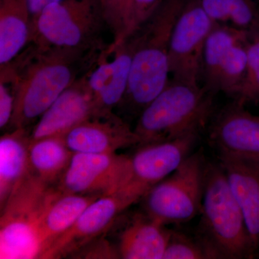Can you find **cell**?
Listing matches in <instances>:
<instances>
[{
  "mask_svg": "<svg viewBox=\"0 0 259 259\" xmlns=\"http://www.w3.org/2000/svg\"><path fill=\"white\" fill-rule=\"evenodd\" d=\"M101 50L40 47L30 42L10 64L15 77L10 127L26 128L88 71Z\"/></svg>",
  "mask_w": 259,
  "mask_h": 259,
  "instance_id": "obj_1",
  "label": "cell"
},
{
  "mask_svg": "<svg viewBox=\"0 0 259 259\" xmlns=\"http://www.w3.org/2000/svg\"><path fill=\"white\" fill-rule=\"evenodd\" d=\"M187 0H166L140 29L127 91L120 106L140 115L169 81L172 32Z\"/></svg>",
  "mask_w": 259,
  "mask_h": 259,
  "instance_id": "obj_2",
  "label": "cell"
},
{
  "mask_svg": "<svg viewBox=\"0 0 259 259\" xmlns=\"http://www.w3.org/2000/svg\"><path fill=\"white\" fill-rule=\"evenodd\" d=\"M63 192L31 172L12 193L0 218V258H42L46 214Z\"/></svg>",
  "mask_w": 259,
  "mask_h": 259,
  "instance_id": "obj_3",
  "label": "cell"
},
{
  "mask_svg": "<svg viewBox=\"0 0 259 259\" xmlns=\"http://www.w3.org/2000/svg\"><path fill=\"white\" fill-rule=\"evenodd\" d=\"M214 95L199 83L169 79L139 115V146L200 133L210 120Z\"/></svg>",
  "mask_w": 259,
  "mask_h": 259,
  "instance_id": "obj_4",
  "label": "cell"
},
{
  "mask_svg": "<svg viewBox=\"0 0 259 259\" xmlns=\"http://www.w3.org/2000/svg\"><path fill=\"white\" fill-rule=\"evenodd\" d=\"M199 236L217 258H251L256 251L244 216L220 163H207Z\"/></svg>",
  "mask_w": 259,
  "mask_h": 259,
  "instance_id": "obj_5",
  "label": "cell"
},
{
  "mask_svg": "<svg viewBox=\"0 0 259 259\" xmlns=\"http://www.w3.org/2000/svg\"><path fill=\"white\" fill-rule=\"evenodd\" d=\"M106 24L100 0H61L42 10L32 23L30 42L40 47L101 50Z\"/></svg>",
  "mask_w": 259,
  "mask_h": 259,
  "instance_id": "obj_6",
  "label": "cell"
},
{
  "mask_svg": "<svg viewBox=\"0 0 259 259\" xmlns=\"http://www.w3.org/2000/svg\"><path fill=\"white\" fill-rule=\"evenodd\" d=\"M206 163L202 155L191 154L146 192L141 199L144 212L166 226L189 222L200 214Z\"/></svg>",
  "mask_w": 259,
  "mask_h": 259,
  "instance_id": "obj_7",
  "label": "cell"
},
{
  "mask_svg": "<svg viewBox=\"0 0 259 259\" xmlns=\"http://www.w3.org/2000/svg\"><path fill=\"white\" fill-rule=\"evenodd\" d=\"M199 133L178 139L138 146L130 156L129 178L120 193L134 203L158 182L171 175L192 154Z\"/></svg>",
  "mask_w": 259,
  "mask_h": 259,
  "instance_id": "obj_8",
  "label": "cell"
},
{
  "mask_svg": "<svg viewBox=\"0 0 259 259\" xmlns=\"http://www.w3.org/2000/svg\"><path fill=\"white\" fill-rule=\"evenodd\" d=\"M214 24L200 0H187L172 32L168 58L171 79L199 83L204 45Z\"/></svg>",
  "mask_w": 259,
  "mask_h": 259,
  "instance_id": "obj_9",
  "label": "cell"
},
{
  "mask_svg": "<svg viewBox=\"0 0 259 259\" xmlns=\"http://www.w3.org/2000/svg\"><path fill=\"white\" fill-rule=\"evenodd\" d=\"M139 31L117 45L104 48L85 74L89 91L99 115L114 112L127 91Z\"/></svg>",
  "mask_w": 259,
  "mask_h": 259,
  "instance_id": "obj_10",
  "label": "cell"
},
{
  "mask_svg": "<svg viewBox=\"0 0 259 259\" xmlns=\"http://www.w3.org/2000/svg\"><path fill=\"white\" fill-rule=\"evenodd\" d=\"M129 172L125 155L75 153L57 186L65 194L109 195L124 188Z\"/></svg>",
  "mask_w": 259,
  "mask_h": 259,
  "instance_id": "obj_11",
  "label": "cell"
},
{
  "mask_svg": "<svg viewBox=\"0 0 259 259\" xmlns=\"http://www.w3.org/2000/svg\"><path fill=\"white\" fill-rule=\"evenodd\" d=\"M133 204L131 199L120 192L99 197L54 242L44 259L72 256L90 241L107 233L121 213Z\"/></svg>",
  "mask_w": 259,
  "mask_h": 259,
  "instance_id": "obj_12",
  "label": "cell"
},
{
  "mask_svg": "<svg viewBox=\"0 0 259 259\" xmlns=\"http://www.w3.org/2000/svg\"><path fill=\"white\" fill-rule=\"evenodd\" d=\"M233 100L212 119L209 141L218 155L259 161V116Z\"/></svg>",
  "mask_w": 259,
  "mask_h": 259,
  "instance_id": "obj_13",
  "label": "cell"
},
{
  "mask_svg": "<svg viewBox=\"0 0 259 259\" xmlns=\"http://www.w3.org/2000/svg\"><path fill=\"white\" fill-rule=\"evenodd\" d=\"M63 137L74 153H116L139 144L134 130L114 112L90 117Z\"/></svg>",
  "mask_w": 259,
  "mask_h": 259,
  "instance_id": "obj_14",
  "label": "cell"
},
{
  "mask_svg": "<svg viewBox=\"0 0 259 259\" xmlns=\"http://www.w3.org/2000/svg\"><path fill=\"white\" fill-rule=\"evenodd\" d=\"M85 74L63 92L39 117L30 135V141L64 136L83 121L100 115L89 91Z\"/></svg>",
  "mask_w": 259,
  "mask_h": 259,
  "instance_id": "obj_15",
  "label": "cell"
},
{
  "mask_svg": "<svg viewBox=\"0 0 259 259\" xmlns=\"http://www.w3.org/2000/svg\"><path fill=\"white\" fill-rule=\"evenodd\" d=\"M171 232L144 212L135 213L117 233L115 246L120 258H163Z\"/></svg>",
  "mask_w": 259,
  "mask_h": 259,
  "instance_id": "obj_16",
  "label": "cell"
},
{
  "mask_svg": "<svg viewBox=\"0 0 259 259\" xmlns=\"http://www.w3.org/2000/svg\"><path fill=\"white\" fill-rule=\"evenodd\" d=\"M255 248L259 246V161L218 155Z\"/></svg>",
  "mask_w": 259,
  "mask_h": 259,
  "instance_id": "obj_17",
  "label": "cell"
},
{
  "mask_svg": "<svg viewBox=\"0 0 259 259\" xmlns=\"http://www.w3.org/2000/svg\"><path fill=\"white\" fill-rule=\"evenodd\" d=\"M28 0H0V66L8 64L31 40Z\"/></svg>",
  "mask_w": 259,
  "mask_h": 259,
  "instance_id": "obj_18",
  "label": "cell"
},
{
  "mask_svg": "<svg viewBox=\"0 0 259 259\" xmlns=\"http://www.w3.org/2000/svg\"><path fill=\"white\" fill-rule=\"evenodd\" d=\"M26 129L12 130L0 139V209L30 173Z\"/></svg>",
  "mask_w": 259,
  "mask_h": 259,
  "instance_id": "obj_19",
  "label": "cell"
},
{
  "mask_svg": "<svg viewBox=\"0 0 259 259\" xmlns=\"http://www.w3.org/2000/svg\"><path fill=\"white\" fill-rule=\"evenodd\" d=\"M74 153L63 136H52L30 141L28 148L30 171L51 185H57Z\"/></svg>",
  "mask_w": 259,
  "mask_h": 259,
  "instance_id": "obj_20",
  "label": "cell"
},
{
  "mask_svg": "<svg viewBox=\"0 0 259 259\" xmlns=\"http://www.w3.org/2000/svg\"><path fill=\"white\" fill-rule=\"evenodd\" d=\"M100 197L101 196L62 193L54 201L44 219V235L47 244L45 254L54 242L72 226L87 207Z\"/></svg>",
  "mask_w": 259,
  "mask_h": 259,
  "instance_id": "obj_21",
  "label": "cell"
},
{
  "mask_svg": "<svg viewBox=\"0 0 259 259\" xmlns=\"http://www.w3.org/2000/svg\"><path fill=\"white\" fill-rule=\"evenodd\" d=\"M202 8L216 24L259 33V5L255 0H200Z\"/></svg>",
  "mask_w": 259,
  "mask_h": 259,
  "instance_id": "obj_22",
  "label": "cell"
},
{
  "mask_svg": "<svg viewBox=\"0 0 259 259\" xmlns=\"http://www.w3.org/2000/svg\"><path fill=\"white\" fill-rule=\"evenodd\" d=\"M248 35V32L228 25L214 24L206 40L202 58L203 87L209 93L216 95L220 67L228 51L238 40Z\"/></svg>",
  "mask_w": 259,
  "mask_h": 259,
  "instance_id": "obj_23",
  "label": "cell"
},
{
  "mask_svg": "<svg viewBox=\"0 0 259 259\" xmlns=\"http://www.w3.org/2000/svg\"><path fill=\"white\" fill-rule=\"evenodd\" d=\"M250 35L238 40L228 51L220 67L216 94L223 93L236 100L244 82L247 69V45Z\"/></svg>",
  "mask_w": 259,
  "mask_h": 259,
  "instance_id": "obj_24",
  "label": "cell"
},
{
  "mask_svg": "<svg viewBox=\"0 0 259 259\" xmlns=\"http://www.w3.org/2000/svg\"><path fill=\"white\" fill-rule=\"evenodd\" d=\"M136 0H100L106 27L112 35L111 44H120L128 38L134 18Z\"/></svg>",
  "mask_w": 259,
  "mask_h": 259,
  "instance_id": "obj_25",
  "label": "cell"
},
{
  "mask_svg": "<svg viewBox=\"0 0 259 259\" xmlns=\"http://www.w3.org/2000/svg\"><path fill=\"white\" fill-rule=\"evenodd\" d=\"M164 259L217 258L200 236L194 238L181 232L171 231L165 250Z\"/></svg>",
  "mask_w": 259,
  "mask_h": 259,
  "instance_id": "obj_26",
  "label": "cell"
},
{
  "mask_svg": "<svg viewBox=\"0 0 259 259\" xmlns=\"http://www.w3.org/2000/svg\"><path fill=\"white\" fill-rule=\"evenodd\" d=\"M233 100L244 105H259V33L250 35L244 82L238 97Z\"/></svg>",
  "mask_w": 259,
  "mask_h": 259,
  "instance_id": "obj_27",
  "label": "cell"
},
{
  "mask_svg": "<svg viewBox=\"0 0 259 259\" xmlns=\"http://www.w3.org/2000/svg\"><path fill=\"white\" fill-rule=\"evenodd\" d=\"M15 77L10 64L0 66V127L10 125L15 105Z\"/></svg>",
  "mask_w": 259,
  "mask_h": 259,
  "instance_id": "obj_28",
  "label": "cell"
},
{
  "mask_svg": "<svg viewBox=\"0 0 259 259\" xmlns=\"http://www.w3.org/2000/svg\"><path fill=\"white\" fill-rule=\"evenodd\" d=\"M72 256L76 258H120L115 245H112L103 235L85 245Z\"/></svg>",
  "mask_w": 259,
  "mask_h": 259,
  "instance_id": "obj_29",
  "label": "cell"
},
{
  "mask_svg": "<svg viewBox=\"0 0 259 259\" xmlns=\"http://www.w3.org/2000/svg\"><path fill=\"white\" fill-rule=\"evenodd\" d=\"M166 0H136L134 18L130 30L129 37L134 35L145 24L152 18L153 15L161 8Z\"/></svg>",
  "mask_w": 259,
  "mask_h": 259,
  "instance_id": "obj_30",
  "label": "cell"
},
{
  "mask_svg": "<svg viewBox=\"0 0 259 259\" xmlns=\"http://www.w3.org/2000/svg\"><path fill=\"white\" fill-rule=\"evenodd\" d=\"M61 0H28L29 8L31 15L32 23L44 8L49 5L57 3Z\"/></svg>",
  "mask_w": 259,
  "mask_h": 259,
  "instance_id": "obj_31",
  "label": "cell"
}]
</instances>
